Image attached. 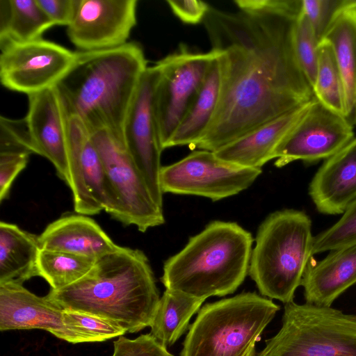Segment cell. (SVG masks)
I'll use <instances>...</instances> for the list:
<instances>
[{
  "mask_svg": "<svg viewBox=\"0 0 356 356\" xmlns=\"http://www.w3.org/2000/svg\"><path fill=\"white\" fill-rule=\"evenodd\" d=\"M210 6L203 23L221 71L219 104L194 148L216 152L314 99L298 62L294 33L302 0H236Z\"/></svg>",
  "mask_w": 356,
  "mask_h": 356,
  "instance_id": "1",
  "label": "cell"
},
{
  "mask_svg": "<svg viewBox=\"0 0 356 356\" xmlns=\"http://www.w3.org/2000/svg\"><path fill=\"white\" fill-rule=\"evenodd\" d=\"M46 297L63 309L99 316L129 333L150 326L160 300L147 256L122 246L96 259L80 280Z\"/></svg>",
  "mask_w": 356,
  "mask_h": 356,
  "instance_id": "2",
  "label": "cell"
},
{
  "mask_svg": "<svg viewBox=\"0 0 356 356\" xmlns=\"http://www.w3.org/2000/svg\"><path fill=\"white\" fill-rule=\"evenodd\" d=\"M147 60L134 42L99 51L76 52L56 87L67 115L80 118L90 131L106 129L124 141V125Z\"/></svg>",
  "mask_w": 356,
  "mask_h": 356,
  "instance_id": "3",
  "label": "cell"
},
{
  "mask_svg": "<svg viewBox=\"0 0 356 356\" xmlns=\"http://www.w3.org/2000/svg\"><path fill=\"white\" fill-rule=\"evenodd\" d=\"M252 243L236 222L212 221L165 261L161 280L166 289L199 299L233 293L248 273Z\"/></svg>",
  "mask_w": 356,
  "mask_h": 356,
  "instance_id": "4",
  "label": "cell"
},
{
  "mask_svg": "<svg viewBox=\"0 0 356 356\" xmlns=\"http://www.w3.org/2000/svg\"><path fill=\"white\" fill-rule=\"evenodd\" d=\"M312 220L302 211L270 213L259 227L248 273L260 293L284 304L293 301L312 259Z\"/></svg>",
  "mask_w": 356,
  "mask_h": 356,
  "instance_id": "5",
  "label": "cell"
},
{
  "mask_svg": "<svg viewBox=\"0 0 356 356\" xmlns=\"http://www.w3.org/2000/svg\"><path fill=\"white\" fill-rule=\"evenodd\" d=\"M280 307L255 292L207 304L190 326L180 356H254Z\"/></svg>",
  "mask_w": 356,
  "mask_h": 356,
  "instance_id": "6",
  "label": "cell"
},
{
  "mask_svg": "<svg viewBox=\"0 0 356 356\" xmlns=\"http://www.w3.org/2000/svg\"><path fill=\"white\" fill-rule=\"evenodd\" d=\"M256 356H356V315L286 303L281 329Z\"/></svg>",
  "mask_w": 356,
  "mask_h": 356,
  "instance_id": "7",
  "label": "cell"
},
{
  "mask_svg": "<svg viewBox=\"0 0 356 356\" xmlns=\"http://www.w3.org/2000/svg\"><path fill=\"white\" fill-rule=\"evenodd\" d=\"M90 132L113 198L111 217L141 232L163 225V207L155 201L124 142L106 129Z\"/></svg>",
  "mask_w": 356,
  "mask_h": 356,
  "instance_id": "8",
  "label": "cell"
},
{
  "mask_svg": "<svg viewBox=\"0 0 356 356\" xmlns=\"http://www.w3.org/2000/svg\"><path fill=\"white\" fill-rule=\"evenodd\" d=\"M261 168L239 166L199 149L162 166L159 182L163 193L193 195L218 201L247 189L261 175Z\"/></svg>",
  "mask_w": 356,
  "mask_h": 356,
  "instance_id": "9",
  "label": "cell"
},
{
  "mask_svg": "<svg viewBox=\"0 0 356 356\" xmlns=\"http://www.w3.org/2000/svg\"><path fill=\"white\" fill-rule=\"evenodd\" d=\"M216 52H192L185 46L157 63L161 75L154 95V111L163 149L183 119L206 77Z\"/></svg>",
  "mask_w": 356,
  "mask_h": 356,
  "instance_id": "10",
  "label": "cell"
},
{
  "mask_svg": "<svg viewBox=\"0 0 356 356\" xmlns=\"http://www.w3.org/2000/svg\"><path fill=\"white\" fill-rule=\"evenodd\" d=\"M0 80L10 90L29 95L54 86L74 61L76 52L53 42H0Z\"/></svg>",
  "mask_w": 356,
  "mask_h": 356,
  "instance_id": "11",
  "label": "cell"
},
{
  "mask_svg": "<svg viewBox=\"0 0 356 356\" xmlns=\"http://www.w3.org/2000/svg\"><path fill=\"white\" fill-rule=\"evenodd\" d=\"M161 71L156 63L145 70L124 125V142L155 201L163 207L159 182L161 147L154 111L155 91Z\"/></svg>",
  "mask_w": 356,
  "mask_h": 356,
  "instance_id": "12",
  "label": "cell"
},
{
  "mask_svg": "<svg viewBox=\"0 0 356 356\" xmlns=\"http://www.w3.org/2000/svg\"><path fill=\"white\" fill-rule=\"evenodd\" d=\"M354 138L353 126L345 117L314 98L275 150V165L282 168L295 161L311 164L326 160Z\"/></svg>",
  "mask_w": 356,
  "mask_h": 356,
  "instance_id": "13",
  "label": "cell"
},
{
  "mask_svg": "<svg viewBox=\"0 0 356 356\" xmlns=\"http://www.w3.org/2000/svg\"><path fill=\"white\" fill-rule=\"evenodd\" d=\"M67 153L70 188L76 213L110 214L113 198L99 153L83 120L67 115Z\"/></svg>",
  "mask_w": 356,
  "mask_h": 356,
  "instance_id": "14",
  "label": "cell"
},
{
  "mask_svg": "<svg viewBox=\"0 0 356 356\" xmlns=\"http://www.w3.org/2000/svg\"><path fill=\"white\" fill-rule=\"evenodd\" d=\"M137 3V0H79L67 29L69 40L79 51L125 44L136 24Z\"/></svg>",
  "mask_w": 356,
  "mask_h": 356,
  "instance_id": "15",
  "label": "cell"
},
{
  "mask_svg": "<svg viewBox=\"0 0 356 356\" xmlns=\"http://www.w3.org/2000/svg\"><path fill=\"white\" fill-rule=\"evenodd\" d=\"M24 119L33 152L48 159L68 185L67 113L56 86L28 95Z\"/></svg>",
  "mask_w": 356,
  "mask_h": 356,
  "instance_id": "16",
  "label": "cell"
},
{
  "mask_svg": "<svg viewBox=\"0 0 356 356\" xmlns=\"http://www.w3.org/2000/svg\"><path fill=\"white\" fill-rule=\"evenodd\" d=\"M63 309L46 296L40 297L23 284H0V330H44L72 343L80 339L63 321Z\"/></svg>",
  "mask_w": 356,
  "mask_h": 356,
  "instance_id": "17",
  "label": "cell"
},
{
  "mask_svg": "<svg viewBox=\"0 0 356 356\" xmlns=\"http://www.w3.org/2000/svg\"><path fill=\"white\" fill-rule=\"evenodd\" d=\"M309 195L317 211L327 215L342 214L356 199V137L325 160L309 184Z\"/></svg>",
  "mask_w": 356,
  "mask_h": 356,
  "instance_id": "18",
  "label": "cell"
},
{
  "mask_svg": "<svg viewBox=\"0 0 356 356\" xmlns=\"http://www.w3.org/2000/svg\"><path fill=\"white\" fill-rule=\"evenodd\" d=\"M312 101L252 129L213 152L215 155L234 165L261 168L274 159L277 147L306 113Z\"/></svg>",
  "mask_w": 356,
  "mask_h": 356,
  "instance_id": "19",
  "label": "cell"
},
{
  "mask_svg": "<svg viewBox=\"0 0 356 356\" xmlns=\"http://www.w3.org/2000/svg\"><path fill=\"white\" fill-rule=\"evenodd\" d=\"M40 249L62 251L97 259L117 250L99 224L83 214H65L49 224L38 236Z\"/></svg>",
  "mask_w": 356,
  "mask_h": 356,
  "instance_id": "20",
  "label": "cell"
},
{
  "mask_svg": "<svg viewBox=\"0 0 356 356\" xmlns=\"http://www.w3.org/2000/svg\"><path fill=\"white\" fill-rule=\"evenodd\" d=\"M356 283V244L333 250L322 260L309 262L301 285L306 303L331 307Z\"/></svg>",
  "mask_w": 356,
  "mask_h": 356,
  "instance_id": "21",
  "label": "cell"
},
{
  "mask_svg": "<svg viewBox=\"0 0 356 356\" xmlns=\"http://www.w3.org/2000/svg\"><path fill=\"white\" fill-rule=\"evenodd\" d=\"M206 77L167 148L189 145L194 148L208 130L217 111L221 87L220 65L217 51Z\"/></svg>",
  "mask_w": 356,
  "mask_h": 356,
  "instance_id": "22",
  "label": "cell"
},
{
  "mask_svg": "<svg viewBox=\"0 0 356 356\" xmlns=\"http://www.w3.org/2000/svg\"><path fill=\"white\" fill-rule=\"evenodd\" d=\"M322 40L332 46L340 70L344 89V117L351 125H356V8L339 13Z\"/></svg>",
  "mask_w": 356,
  "mask_h": 356,
  "instance_id": "23",
  "label": "cell"
},
{
  "mask_svg": "<svg viewBox=\"0 0 356 356\" xmlns=\"http://www.w3.org/2000/svg\"><path fill=\"white\" fill-rule=\"evenodd\" d=\"M38 236L17 225L0 222V284L23 283L38 276Z\"/></svg>",
  "mask_w": 356,
  "mask_h": 356,
  "instance_id": "24",
  "label": "cell"
},
{
  "mask_svg": "<svg viewBox=\"0 0 356 356\" xmlns=\"http://www.w3.org/2000/svg\"><path fill=\"white\" fill-rule=\"evenodd\" d=\"M204 300L165 289L149 326V334L166 348L173 345Z\"/></svg>",
  "mask_w": 356,
  "mask_h": 356,
  "instance_id": "25",
  "label": "cell"
},
{
  "mask_svg": "<svg viewBox=\"0 0 356 356\" xmlns=\"http://www.w3.org/2000/svg\"><path fill=\"white\" fill-rule=\"evenodd\" d=\"M96 259L69 252L40 249L37 261L38 276L44 279L51 289L59 290L86 276Z\"/></svg>",
  "mask_w": 356,
  "mask_h": 356,
  "instance_id": "26",
  "label": "cell"
},
{
  "mask_svg": "<svg viewBox=\"0 0 356 356\" xmlns=\"http://www.w3.org/2000/svg\"><path fill=\"white\" fill-rule=\"evenodd\" d=\"M53 26L54 23L37 0H10L8 19L5 29L0 33V42L40 40L42 34Z\"/></svg>",
  "mask_w": 356,
  "mask_h": 356,
  "instance_id": "27",
  "label": "cell"
},
{
  "mask_svg": "<svg viewBox=\"0 0 356 356\" xmlns=\"http://www.w3.org/2000/svg\"><path fill=\"white\" fill-rule=\"evenodd\" d=\"M312 90L316 100L344 116L345 97L341 75L332 46L323 40L318 46L317 72Z\"/></svg>",
  "mask_w": 356,
  "mask_h": 356,
  "instance_id": "28",
  "label": "cell"
},
{
  "mask_svg": "<svg viewBox=\"0 0 356 356\" xmlns=\"http://www.w3.org/2000/svg\"><path fill=\"white\" fill-rule=\"evenodd\" d=\"M63 321L81 343L104 341L126 333L120 326L109 320L81 311L63 309Z\"/></svg>",
  "mask_w": 356,
  "mask_h": 356,
  "instance_id": "29",
  "label": "cell"
},
{
  "mask_svg": "<svg viewBox=\"0 0 356 356\" xmlns=\"http://www.w3.org/2000/svg\"><path fill=\"white\" fill-rule=\"evenodd\" d=\"M319 43L309 19L301 10L295 29L294 47L301 70L312 88L316 76Z\"/></svg>",
  "mask_w": 356,
  "mask_h": 356,
  "instance_id": "30",
  "label": "cell"
},
{
  "mask_svg": "<svg viewBox=\"0 0 356 356\" xmlns=\"http://www.w3.org/2000/svg\"><path fill=\"white\" fill-rule=\"evenodd\" d=\"M332 227L314 236L312 254L356 244V199Z\"/></svg>",
  "mask_w": 356,
  "mask_h": 356,
  "instance_id": "31",
  "label": "cell"
},
{
  "mask_svg": "<svg viewBox=\"0 0 356 356\" xmlns=\"http://www.w3.org/2000/svg\"><path fill=\"white\" fill-rule=\"evenodd\" d=\"M349 8H356V0H302V10L320 42L335 17Z\"/></svg>",
  "mask_w": 356,
  "mask_h": 356,
  "instance_id": "32",
  "label": "cell"
},
{
  "mask_svg": "<svg viewBox=\"0 0 356 356\" xmlns=\"http://www.w3.org/2000/svg\"><path fill=\"white\" fill-rule=\"evenodd\" d=\"M113 347L111 356H172L150 334H141L134 339L120 336L113 342Z\"/></svg>",
  "mask_w": 356,
  "mask_h": 356,
  "instance_id": "33",
  "label": "cell"
},
{
  "mask_svg": "<svg viewBox=\"0 0 356 356\" xmlns=\"http://www.w3.org/2000/svg\"><path fill=\"white\" fill-rule=\"evenodd\" d=\"M0 151H26L33 148L25 119L0 118Z\"/></svg>",
  "mask_w": 356,
  "mask_h": 356,
  "instance_id": "34",
  "label": "cell"
},
{
  "mask_svg": "<svg viewBox=\"0 0 356 356\" xmlns=\"http://www.w3.org/2000/svg\"><path fill=\"white\" fill-rule=\"evenodd\" d=\"M31 153L26 151H0V201L6 199L11 186L23 170Z\"/></svg>",
  "mask_w": 356,
  "mask_h": 356,
  "instance_id": "35",
  "label": "cell"
},
{
  "mask_svg": "<svg viewBox=\"0 0 356 356\" xmlns=\"http://www.w3.org/2000/svg\"><path fill=\"white\" fill-rule=\"evenodd\" d=\"M166 3L174 15L188 24L203 22L210 8L209 4L200 0H168Z\"/></svg>",
  "mask_w": 356,
  "mask_h": 356,
  "instance_id": "36",
  "label": "cell"
},
{
  "mask_svg": "<svg viewBox=\"0 0 356 356\" xmlns=\"http://www.w3.org/2000/svg\"><path fill=\"white\" fill-rule=\"evenodd\" d=\"M54 25L67 26L72 22L79 0H37Z\"/></svg>",
  "mask_w": 356,
  "mask_h": 356,
  "instance_id": "37",
  "label": "cell"
}]
</instances>
